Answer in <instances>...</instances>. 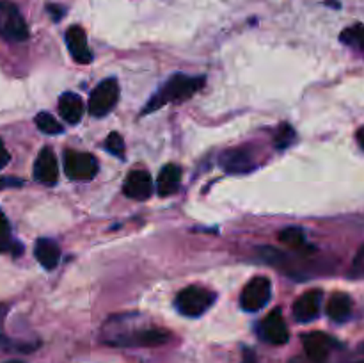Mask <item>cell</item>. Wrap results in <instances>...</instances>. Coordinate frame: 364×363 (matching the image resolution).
<instances>
[{
  "label": "cell",
  "mask_w": 364,
  "mask_h": 363,
  "mask_svg": "<svg viewBox=\"0 0 364 363\" xmlns=\"http://www.w3.org/2000/svg\"><path fill=\"white\" fill-rule=\"evenodd\" d=\"M203 84H205V78L203 77L198 78L187 77V75H174L153 95V98L146 105L144 112H153V110L160 109V107L167 105V103L191 98L196 91L203 88Z\"/></svg>",
  "instance_id": "6da1fadb"
},
{
  "label": "cell",
  "mask_w": 364,
  "mask_h": 363,
  "mask_svg": "<svg viewBox=\"0 0 364 363\" xmlns=\"http://www.w3.org/2000/svg\"><path fill=\"white\" fill-rule=\"evenodd\" d=\"M171 333L162 327H144L135 331H116L105 337V342L119 347H153V345L166 344Z\"/></svg>",
  "instance_id": "7a4b0ae2"
},
{
  "label": "cell",
  "mask_w": 364,
  "mask_h": 363,
  "mask_svg": "<svg viewBox=\"0 0 364 363\" xmlns=\"http://www.w3.org/2000/svg\"><path fill=\"white\" fill-rule=\"evenodd\" d=\"M215 301V294L210 292L208 288H203V287H192L183 288L180 294L176 295V310L185 317H199L210 308Z\"/></svg>",
  "instance_id": "3957f363"
},
{
  "label": "cell",
  "mask_w": 364,
  "mask_h": 363,
  "mask_svg": "<svg viewBox=\"0 0 364 363\" xmlns=\"http://www.w3.org/2000/svg\"><path fill=\"white\" fill-rule=\"evenodd\" d=\"M0 38L20 43L28 38V28L20 9L9 0H0Z\"/></svg>",
  "instance_id": "277c9868"
},
{
  "label": "cell",
  "mask_w": 364,
  "mask_h": 363,
  "mask_svg": "<svg viewBox=\"0 0 364 363\" xmlns=\"http://www.w3.org/2000/svg\"><path fill=\"white\" fill-rule=\"evenodd\" d=\"M117 98H119V85L116 78H105L95 88V91L89 96L87 109L92 116H107L110 110L116 107Z\"/></svg>",
  "instance_id": "5b68a950"
},
{
  "label": "cell",
  "mask_w": 364,
  "mask_h": 363,
  "mask_svg": "<svg viewBox=\"0 0 364 363\" xmlns=\"http://www.w3.org/2000/svg\"><path fill=\"white\" fill-rule=\"evenodd\" d=\"M64 173H66V177L70 180H92L96 177V173H98V162H96V159L91 153L68 149L64 153Z\"/></svg>",
  "instance_id": "8992f818"
},
{
  "label": "cell",
  "mask_w": 364,
  "mask_h": 363,
  "mask_svg": "<svg viewBox=\"0 0 364 363\" xmlns=\"http://www.w3.org/2000/svg\"><path fill=\"white\" fill-rule=\"evenodd\" d=\"M270 295H272V283L269 278L256 276L242 290L240 306L245 312H258L270 301Z\"/></svg>",
  "instance_id": "52a82bcc"
},
{
  "label": "cell",
  "mask_w": 364,
  "mask_h": 363,
  "mask_svg": "<svg viewBox=\"0 0 364 363\" xmlns=\"http://www.w3.org/2000/svg\"><path fill=\"white\" fill-rule=\"evenodd\" d=\"M302 345H304L308 359H311L313 363H323L338 344L329 335L322 333V331H313V333L302 337Z\"/></svg>",
  "instance_id": "ba28073f"
},
{
  "label": "cell",
  "mask_w": 364,
  "mask_h": 363,
  "mask_svg": "<svg viewBox=\"0 0 364 363\" xmlns=\"http://www.w3.org/2000/svg\"><path fill=\"white\" fill-rule=\"evenodd\" d=\"M259 335L265 342L274 345H283L287 344L290 338V331H288L287 322H284L283 315L279 310H274L272 313L265 317L259 324Z\"/></svg>",
  "instance_id": "9c48e42d"
},
{
  "label": "cell",
  "mask_w": 364,
  "mask_h": 363,
  "mask_svg": "<svg viewBox=\"0 0 364 363\" xmlns=\"http://www.w3.org/2000/svg\"><path fill=\"white\" fill-rule=\"evenodd\" d=\"M34 178L36 182L43 185H52L57 184V178H59V166H57L55 153L50 148H43L39 152L38 159L34 162Z\"/></svg>",
  "instance_id": "30bf717a"
},
{
  "label": "cell",
  "mask_w": 364,
  "mask_h": 363,
  "mask_svg": "<svg viewBox=\"0 0 364 363\" xmlns=\"http://www.w3.org/2000/svg\"><path fill=\"white\" fill-rule=\"evenodd\" d=\"M320 306H322V290L304 292L297 301L294 302V317L297 322H311L318 317Z\"/></svg>",
  "instance_id": "8fae6325"
},
{
  "label": "cell",
  "mask_w": 364,
  "mask_h": 363,
  "mask_svg": "<svg viewBox=\"0 0 364 363\" xmlns=\"http://www.w3.org/2000/svg\"><path fill=\"white\" fill-rule=\"evenodd\" d=\"M123 192L132 199H148L153 194V178L148 171L135 169L127 177Z\"/></svg>",
  "instance_id": "7c38bea8"
},
{
  "label": "cell",
  "mask_w": 364,
  "mask_h": 363,
  "mask_svg": "<svg viewBox=\"0 0 364 363\" xmlns=\"http://www.w3.org/2000/svg\"><path fill=\"white\" fill-rule=\"evenodd\" d=\"M66 45L70 48L71 56L78 64H89L92 60V53L87 46V38H85L84 28L73 25L66 31Z\"/></svg>",
  "instance_id": "4fadbf2b"
},
{
  "label": "cell",
  "mask_w": 364,
  "mask_h": 363,
  "mask_svg": "<svg viewBox=\"0 0 364 363\" xmlns=\"http://www.w3.org/2000/svg\"><path fill=\"white\" fill-rule=\"evenodd\" d=\"M220 167H223L226 173H247L255 167L251 155H249L245 149H230V152L223 153L219 159Z\"/></svg>",
  "instance_id": "5bb4252c"
},
{
  "label": "cell",
  "mask_w": 364,
  "mask_h": 363,
  "mask_svg": "<svg viewBox=\"0 0 364 363\" xmlns=\"http://www.w3.org/2000/svg\"><path fill=\"white\" fill-rule=\"evenodd\" d=\"M181 182V169L176 164H166L160 169L159 178H156V192L159 196L166 198V196H173L178 192Z\"/></svg>",
  "instance_id": "9a60e30c"
},
{
  "label": "cell",
  "mask_w": 364,
  "mask_h": 363,
  "mask_svg": "<svg viewBox=\"0 0 364 363\" xmlns=\"http://www.w3.org/2000/svg\"><path fill=\"white\" fill-rule=\"evenodd\" d=\"M36 260L45 267L46 270L55 269L60 260V248L52 238H38L34 248Z\"/></svg>",
  "instance_id": "2e32d148"
},
{
  "label": "cell",
  "mask_w": 364,
  "mask_h": 363,
  "mask_svg": "<svg viewBox=\"0 0 364 363\" xmlns=\"http://www.w3.org/2000/svg\"><path fill=\"white\" fill-rule=\"evenodd\" d=\"M59 114L70 125H77L84 116V103L75 93H64L59 98Z\"/></svg>",
  "instance_id": "e0dca14e"
},
{
  "label": "cell",
  "mask_w": 364,
  "mask_h": 363,
  "mask_svg": "<svg viewBox=\"0 0 364 363\" xmlns=\"http://www.w3.org/2000/svg\"><path fill=\"white\" fill-rule=\"evenodd\" d=\"M326 312L329 319L334 320V322H345L352 315V299L347 294L338 292V294L331 295V299L327 301Z\"/></svg>",
  "instance_id": "ac0fdd59"
},
{
  "label": "cell",
  "mask_w": 364,
  "mask_h": 363,
  "mask_svg": "<svg viewBox=\"0 0 364 363\" xmlns=\"http://www.w3.org/2000/svg\"><path fill=\"white\" fill-rule=\"evenodd\" d=\"M14 251V255H20L21 246L16 244L11 237V226L7 223L6 216L0 212V253H9Z\"/></svg>",
  "instance_id": "d6986e66"
},
{
  "label": "cell",
  "mask_w": 364,
  "mask_h": 363,
  "mask_svg": "<svg viewBox=\"0 0 364 363\" xmlns=\"http://www.w3.org/2000/svg\"><path fill=\"white\" fill-rule=\"evenodd\" d=\"M36 127L43 132V134H48V135H55L63 132V125H59V121L48 112H39L36 116Z\"/></svg>",
  "instance_id": "ffe728a7"
},
{
  "label": "cell",
  "mask_w": 364,
  "mask_h": 363,
  "mask_svg": "<svg viewBox=\"0 0 364 363\" xmlns=\"http://www.w3.org/2000/svg\"><path fill=\"white\" fill-rule=\"evenodd\" d=\"M279 238L283 244L290 246V248H294V249H301L306 246V235L301 228H295V226L287 228V230L281 231Z\"/></svg>",
  "instance_id": "44dd1931"
},
{
  "label": "cell",
  "mask_w": 364,
  "mask_h": 363,
  "mask_svg": "<svg viewBox=\"0 0 364 363\" xmlns=\"http://www.w3.org/2000/svg\"><path fill=\"white\" fill-rule=\"evenodd\" d=\"M341 41L364 52V25H354L341 32Z\"/></svg>",
  "instance_id": "7402d4cb"
},
{
  "label": "cell",
  "mask_w": 364,
  "mask_h": 363,
  "mask_svg": "<svg viewBox=\"0 0 364 363\" xmlns=\"http://www.w3.org/2000/svg\"><path fill=\"white\" fill-rule=\"evenodd\" d=\"M295 132L294 128L288 127V125H281L279 130H277L276 137H274V144H276L277 149H284L294 142Z\"/></svg>",
  "instance_id": "603a6c76"
},
{
  "label": "cell",
  "mask_w": 364,
  "mask_h": 363,
  "mask_svg": "<svg viewBox=\"0 0 364 363\" xmlns=\"http://www.w3.org/2000/svg\"><path fill=\"white\" fill-rule=\"evenodd\" d=\"M105 148H107V152H109V153H112V155L123 159L124 141H123V137L117 134V132H112V134H109V137L105 139Z\"/></svg>",
  "instance_id": "cb8c5ba5"
},
{
  "label": "cell",
  "mask_w": 364,
  "mask_h": 363,
  "mask_svg": "<svg viewBox=\"0 0 364 363\" xmlns=\"http://www.w3.org/2000/svg\"><path fill=\"white\" fill-rule=\"evenodd\" d=\"M9 159H11L9 152H7V149H6V146H4V142L0 141V169L7 166V162H9Z\"/></svg>",
  "instance_id": "d4e9b609"
},
{
  "label": "cell",
  "mask_w": 364,
  "mask_h": 363,
  "mask_svg": "<svg viewBox=\"0 0 364 363\" xmlns=\"http://www.w3.org/2000/svg\"><path fill=\"white\" fill-rule=\"evenodd\" d=\"M9 185H21V180H16V178H2L0 180V189L2 187H9Z\"/></svg>",
  "instance_id": "484cf974"
},
{
  "label": "cell",
  "mask_w": 364,
  "mask_h": 363,
  "mask_svg": "<svg viewBox=\"0 0 364 363\" xmlns=\"http://www.w3.org/2000/svg\"><path fill=\"white\" fill-rule=\"evenodd\" d=\"M242 363H258L256 362V354L251 349H245L244 351V359H242Z\"/></svg>",
  "instance_id": "4316f807"
},
{
  "label": "cell",
  "mask_w": 364,
  "mask_h": 363,
  "mask_svg": "<svg viewBox=\"0 0 364 363\" xmlns=\"http://www.w3.org/2000/svg\"><path fill=\"white\" fill-rule=\"evenodd\" d=\"M48 11L53 14V20H60V16L64 14L63 7H57V6H48Z\"/></svg>",
  "instance_id": "83f0119b"
},
{
  "label": "cell",
  "mask_w": 364,
  "mask_h": 363,
  "mask_svg": "<svg viewBox=\"0 0 364 363\" xmlns=\"http://www.w3.org/2000/svg\"><path fill=\"white\" fill-rule=\"evenodd\" d=\"M358 142H359V146L364 149V127L358 130Z\"/></svg>",
  "instance_id": "f1b7e54d"
},
{
  "label": "cell",
  "mask_w": 364,
  "mask_h": 363,
  "mask_svg": "<svg viewBox=\"0 0 364 363\" xmlns=\"http://www.w3.org/2000/svg\"><path fill=\"white\" fill-rule=\"evenodd\" d=\"M6 363H23V362H16V359H13V362H6Z\"/></svg>",
  "instance_id": "f546056e"
}]
</instances>
